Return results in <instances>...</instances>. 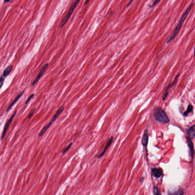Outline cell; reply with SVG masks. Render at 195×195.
<instances>
[{
	"mask_svg": "<svg viewBox=\"0 0 195 195\" xmlns=\"http://www.w3.org/2000/svg\"><path fill=\"white\" fill-rule=\"evenodd\" d=\"M183 191L181 188L179 187L171 189L168 192V195H183Z\"/></svg>",
	"mask_w": 195,
	"mask_h": 195,
	"instance_id": "cell-7",
	"label": "cell"
},
{
	"mask_svg": "<svg viewBox=\"0 0 195 195\" xmlns=\"http://www.w3.org/2000/svg\"><path fill=\"white\" fill-rule=\"evenodd\" d=\"M48 66H49V64H48V63H47L43 66L42 68V69H41V71H40V72H39V74L37 76V77L36 78V79H35V80L33 82V83H32L31 85H32V86H34L36 84L38 83V82L39 81V80L40 79H41V77H42V76H43L44 74L45 73V71H46V69L47 68Z\"/></svg>",
	"mask_w": 195,
	"mask_h": 195,
	"instance_id": "cell-5",
	"label": "cell"
},
{
	"mask_svg": "<svg viewBox=\"0 0 195 195\" xmlns=\"http://www.w3.org/2000/svg\"><path fill=\"white\" fill-rule=\"evenodd\" d=\"M180 76V74H177L176 76L174 78V81L171 82L170 84L168 85V86L166 87V88H165V93H164V95H163V100H165L166 98V97L168 96V90H169V89L172 87L173 85H174L176 83L177 81H178V79L179 77Z\"/></svg>",
	"mask_w": 195,
	"mask_h": 195,
	"instance_id": "cell-6",
	"label": "cell"
},
{
	"mask_svg": "<svg viewBox=\"0 0 195 195\" xmlns=\"http://www.w3.org/2000/svg\"><path fill=\"white\" fill-rule=\"evenodd\" d=\"M160 2V1H158V0L155 1H154V3H153V4H152V5H148V6H149V7H150V8H153V7H154V6H155V5H157V4H158L159 2Z\"/></svg>",
	"mask_w": 195,
	"mask_h": 195,
	"instance_id": "cell-21",
	"label": "cell"
},
{
	"mask_svg": "<svg viewBox=\"0 0 195 195\" xmlns=\"http://www.w3.org/2000/svg\"><path fill=\"white\" fill-rule=\"evenodd\" d=\"M64 110V107L63 106L61 107L58 110L56 113H55V114L54 115V116L50 120V122H49L50 123L52 124L56 120L58 117L62 113V112Z\"/></svg>",
	"mask_w": 195,
	"mask_h": 195,
	"instance_id": "cell-8",
	"label": "cell"
},
{
	"mask_svg": "<svg viewBox=\"0 0 195 195\" xmlns=\"http://www.w3.org/2000/svg\"><path fill=\"white\" fill-rule=\"evenodd\" d=\"M89 1H86V3H85V5H86V4H87V3H88V2H89Z\"/></svg>",
	"mask_w": 195,
	"mask_h": 195,
	"instance_id": "cell-25",
	"label": "cell"
},
{
	"mask_svg": "<svg viewBox=\"0 0 195 195\" xmlns=\"http://www.w3.org/2000/svg\"><path fill=\"white\" fill-rule=\"evenodd\" d=\"M34 96H35V95H34V94H31V95L30 96H29V98H28L27 100H26V101L25 104H27L28 103L30 102V101L31 100V99H32V98H33L34 97Z\"/></svg>",
	"mask_w": 195,
	"mask_h": 195,
	"instance_id": "cell-22",
	"label": "cell"
},
{
	"mask_svg": "<svg viewBox=\"0 0 195 195\" xmlns=\"http://www.w3.org/2000/svg\"><path fill=\"white\" fill-rule=\"evenodd\" d=\"M80 2V1H78V0H77L76 1H74V3L73 4V5L71 7V8L69 9V11L68 12L67 14L66 15V17L64 18V19H63V20H62V22H61V28H62L63 26L65 25L66 23L68 22V20L69 19L70 17H71L72 14H73V12L74 11V9L76 7L77 5H78V4Z\"/></svg>",
	"mask_w": 195,
	"mask_h": 195,
	"instance_id": "cell-3",
	"label": "cell"
},
{
	"mask_svg": "<svg viewBox=\"0 0 195 195\" xmlns=\"http://www.w3.org/2000/svg\"><path fill=\"white\" fill-rule=\"evenodd\" d=\"M148 133H147V130H145L144 132L141 141L142 144L144 146H146L148 143Z\"/></svg>",
	"mask_w": 195,
	"mask_h": 195,
	"instance_id": "cell-11",
	"label": "cell"
},
{
	"mask_svg": "<svg viewBox=\"0 0 195 195\" xmlns=\"http://www.w3.org/2000/svg\"><path fill=\"white\" fill-rule=\"evenodd\" d=\"M193 110V106L192 105H189L188 106L187 109L185 112L184 113V115L185 116H187L189 113L191 112Z\"/></svg>",
	"mask_w": 195,
	"mask_h": 195,
	"instance_id": "cell-17",
	"label": "cell"
},
{
	"mask_svg": "<svg viewBox=\"0 0 195 195\" xmlns=\"http://www.w3.org/2000/svg\"><path fill=\"white\" fill-rule=\"evenodd\" d=\"M133 2V1H130V2L128 3V4L127 5V6H126V7H129V6H130V5L131 4V3H132V2Z\"/></svg>",
	"mask_w": 195,
	"mask_h": 195,
	"instance_id": "cell-24",
	"label": "cell"
},
{
	"mask_svg": "<svg viewBox=\"0 0 195 195\" xmlns=\"http://www.w3.org/2000/svg\"><path fill=\"white\" fill-rule=\"evenodd\" d=\"M193 3H191V4L189 6V7H188L186 10L185 11V12H184V14L182 15V16L181 17V18L180 20H179V22L178 23V25L176 27V28H175L174 30V31L173 32V33H172V35H171V37H170V38L167 41V44H169L170 42H171L172 41L174 40L176 38V36L178 34V33L180 31V29L181 28L182 26V24H183V23L184 22L185 20L186 19L187 16H188V15L189 14L190 12V11L192 10V8L193 7Z\"/></svg>",
	"mask_w": 195,
	"mask_h": 195,
	"instance_id": "cell-1",
	"label": "cell"
},
{
	"mask_svg": "<svg viewBox=\"0 0 195 195\" xmlns=\"http://www.w3.org/2000/svg\"><path fill=\"white\" fill-rule=\"evenodd\" d=\"M187 140L188 146L190 150V154L191 156L193 157L194 154V150H193V146L192 142L191 141V139H190L189 137H187Z\"/></svg>",
	"mask_w": 195,
	"mask_h": 195,
	"instance_id": "cell-12",
	"label": "cell"
},
{
	"mask_svg": "<svg viewBox=\"0 0 195 195\" xmlns=\"http://www.w3.org/2000/svg\"><path fill=\"white\" fill-rule=\"evenodd\" d=\"M24 92H25V91L23 90V91L22 92H20V93L19 94V95H18L16 97V98H15V100L13 101V102L11 103V104H10L8 108H7V109L6 110L7 112L9 111V110H10V109L12 108V106H14L15 104V103H17V101H18L19 100L20 98L22 97V96L23 95V94H24Z\"/></svg>",
	"mask_w": 195,
	"mask_h": 195,
	"instance_id": "cell-10",
	"label": "cell"
},
{
	"mask_svg": "<svg viewBox=\"0 0 195 195\" xmlns=\"http://www.w3.org/2000/svg\"><path fill=\"white\" fill-rule=\"evenodd\" d=\"M10 2V1H5V2H6V3H8V2Z\"/></svg>",
	"mask_w": 195,
	"mask_h": 195,
	"instance_id": "cell-26",
	"label": "cell"
},
{
	"mask_svg": "<svg viewBox=\"0 0 195 195\" xmlns=\"http://www.w3.org/2000/svg\"><path fill=\"white\" fill-rule=\"evenodd\" d=\"M153 175L156 178H159L161 176L162 174V171L159 168H155L152 171Z\"/></svg>",
	"mask_w": 195,
	"mask_h": 195,
	"instance_id": "cell-14",
	"label": "cell"
},
{
	"mask_svg": "<svg viewBox=\"0 0 195 195\" xmlns=\"http://www.w3.org/2000/svg\"><path fill=\"white\" fill-rule=\"evenodd\" d=\"M154 115L157 121L161 123H167L170 122L169 118L164 110L160 107H157L154 110Z\"/></svg>",
	"mask_w": 195,
	"mask_h": 195,
	"instance_id": "cell-2",
	"label": "cell"
},
{
	"mask_svg": "<svg viewBox=\"0 0 195 195\" xmlns=\"http://www.w3.org/2000/svg\"><path fill=\"white\" fill-rule=\"evenodd\" d=\"M154 195H162L160 191L157 187H154Z\"/></svg>",
	"mask_w": 195,
	"mask_h": 195,
	"instance_id": "cell-18",
	"label": "cell"
},
{
	"mask_svg": "<svg viewBox=\"0 0 195 195\" xmlns=\"http://www.w3.org/2000/svg\"><path fill=\"white\" fill-rule=\"evenodd\" d=\"M16 113H17V111H15L14 113L12 115V116L10 117V119L9 120L7 121V122L6 123V125H5V126H4V129L3 134H2V137H1V140H3V139L5 137V135H6V133L7 131V130H8V128H9L10 125L11 124L12 122V120L14 119Z\"/></svg>",
	"mask_w": 195,
	"mask_h": 195,
	"instance_id": "cell-4",
	"label": "cell"
},
{
	"mask_svg": "<svg viewBox=\"0 0 195 195\" xmlns=\"http://www.w3.org/2000/svg\"><path fill=\"white\" fill-rule=\"evenodd\" d=\"M72 144H73V143H70L69 144V145L66 148H65L64 149H63L62 151L63 154H64V153H66V152L68 151V150L70 149L71 147L72 146Z\"/></svg>",
	"mask_w": 195,
	"mask_h": 195,
	"instance_id": "cell-19",
	"label": "cell"
},
{
	"mask_svg": "<svg viewBox=\"0 0 195 195\" xmlns=\"http://www.w3.org/2000/svg\"><path fill=\"white\" fill-rule=\"evenodd\" d=\"M113 139H114V138H113V136H111V138H110V139H109V140L108 141L107 144L106 145V147H105V148H104V150H103L102 152H101L100 154L99 155H98V156H97L98 158H101L105 154V152H106V151L107 150L108 148L110 146V145L112 143V142H113Z\"/></svg>",
	"mask_w": 195,
	"mask_h": 195,
	"instance_id": "cell-9",
	"label": "cell"
},
{
	"mask_svg": "<svg viewBox=\"0 0 195 195\" xmlns=\"http://www.w3.org/2000/svg\"><path fill=\"white\" fill-rule=\"evenodd\" d=\"M187 134L189 136V138L190 139H193L195 138V126L193 125L187 131Z\"/></svg>",
	"mask_w": 195,
	"mask_h": 195,
	"instance_id": "cell-13",
	"label": "cell"
},
{
	"mask_svg": "<svg viewBox=\"0 0 195 195\" xmlns=\"http://www.w3.org/2000/svg\"><path fill=\"white\" fill-rule=\"evenodd\" d=\"M13 66L12 65L8 66L6 69L4 70L3 74V76L4 77L7 76L9 74L11 73L12 69H13Z\"/></svg>",
	"mask_w": 195,
	"mask_h": 195,
	"instance_id": "cell-15",
	"label": "cell"
},
{
	"mask_svg": "<svg viewBox=\"0 0 195 195\" xmlns=\"http://www.w3.org/2000/svg\"><path fill=\"white\" fill-rule=\"evenodd\" d=\"M52 125V124H50V123H49L47 125H46L45 127H44L42 128V130L41 131L39 134V136H42L44 134H45L46 132L47 131V130H48V129L51 127V126Z\"/></svg>",
	"mask_w": 195,
	"mask_h": 195,
	"instance_id": "cell-16",
	"label": "cell"
},
{
	"mask_svg": "<svg viewBox=\"0 0 195 195\" xmlns=\"http://www.w3.org/2000/svg\"><path fill=\"white\" fill-rule=\"evenodd\" d=\"M4 80H5V77H4L3 76L0 77V88H2V86L3 85Z\"/></svg>",
	"mask_w": 195,
	"mask_h": 195,
	"instance_id": "cell-20",
	"label": "cell"
},
{
	"mask_svg": "<svg viewBox=\"0 0 195 195\" xmlns=\"http://www.w3.org/2000/svg\"><path fill=\"white\" fill-rule=\"evenodd\" d=\"M35 110H36V109H33V110L30 112V113H29L28 116V118H29V119L31 118V117L33 115L34 113Z\"/></svg>",
	"mask_w": 195,
	"mask_h": 195,
	"instance_id": "cell-23",
	"label": "cell"
}]
</instances>
